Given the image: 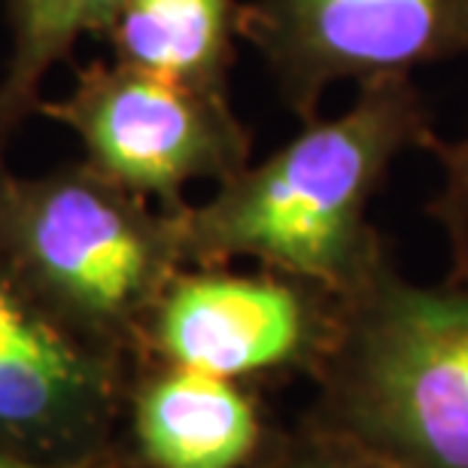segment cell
<instances>
[{
    "mask_svg": "<svg viewBox=\"0 0 468 468\" xmlns=\"http://www.w3.org/2000/svg\"><path fill=\"white\" fill-rule=\"evenodd\" d=\"M274 420L261 389L140 359L128 378L122 441L131 468H252Z\"/></svg>",
    "mask_w": 468,
    "mask_h": 468,
    "instance_id": "cell-8",
    "label": "cell"
},
{
    "mask_svg": "<svg viewBox=\"0 0 468 468\" xmlns=\"http://www.w3.org/2000/svg\"><path fill=\"white\" fill-rule=\"evenodd\" d=\"M180 268L174 213L86 162L25 176L0 155V277L82 341L140 362L149 311Z\"/></svg>",
    "mask_w": 468,
    "mask_h": 468,
    "instance_id": "cell-2",
    "label": "cell"
},
{
    "mask_svg": "<svg viewBox=\"0 0 468 468\" xmlns=\"http://www.w3.org/2000/svg\"><path fill=\"white\" fill-rule=\"evenodd\" d=\"M122 0H6L9 55L0 73V155L43 104V82L86 37L107 40Z\"/></svg>",
    "mask_w": 468,
    "mask_h": 468,
    "instance_id": "cell-10",
    "label": "cell"
},
{
    "mask_svg": "<svg viewBox=\"0 0 468 468\" xmlns=\"http://www.w3.org/2000/svg\"><path fill=\"white\" fill-rule=\"evenodd\" d=\"M37 116L80 137L82 162L122 189L174 213L192 183H226L250 165L252 137L229 91H210L122 61L77 70L68 95Z\"/></svg>",
    "mask_w": 468,
    "mask_h": 468,
    "instance_id": "cell-4",
    "label": "cell"
},
{
    "mask_svg": "<svg viewBox=\"0 0 468 468\" xmlns=\"http://www.w3.org/2000/svg\"><path fill=\"white\" fill-rule=\"evenodd\" d=\"M432 137L414 80L362 82L347 113L304 122L289 144L240 167L207 201L174 210L183 261H256L347 298L392 256L368 219L371 198L392 162Z\"/></svg>",
    "mask_w": 468,
    "mask_h": 468,
    "instance_id": "cell-1",
    "label": "cell"
},
{
    "mask_svg": "<svg viewBox=\"0 0 468 468\" xmlns=\"http://www.w3.org/2000/svg\"><path fill=\"white\" fill-rule=\"evenodd\" d=\"M304 420L401 468H468V280L420 286L396 256L344 298Z\"/></svg>",
    "mask_w": 468,
    "mask_h": 468,
    "instance_id": "cell-3",
    "label": "cell"
},
{
    "mask_svg": "<svg viewBox=\"0 0 468 468\" xmlns=\"http://www.w3.org/2000/svg\"><path fill=\"white\" fill-rule=\"evenodd\" d=\"M0 468H43V465H31V463H22V460H13V456L0 453Z\"/></svg>",
    "mask_w": 468,
    "mask_h": 468,
    "instance_id": "cell-13",
    "label": "cell"
},
{
    "mask_svg": "<svg viewBox=\"0 0 468 468\" xmlns=\"http://www.w3.org/2000/svg\"><path fill=\"white\" fill-rule=\"evenodd\" d=\"M240 40L304 125L335 82L410 77L468 52V0H250Z\"/></svg>",
    "mask_w": 468,
    "mask_h": 468,
    "instance_id": "cell-7",
    "label": "cell"
},
{
    "mask_svg": "<svg viewBox=\"0 0 468 468\" xmlns=\"http://www.w3.org/2000/svg\"><path fill=\"white\" fill-rule=\"evenodd\" d=\"M240 0H122L110 58L189 86L229 91Z\"/></svg>",
    "mask_w": 468,
    "mask_h": 468,
    "instance_id": "cell-9",
    "label": "cell"
},
{
    "mask_svg": "<svg viewBox=\"0 0 468 468\" xmlns=\"http://www.w3.org/2000/svg\"><path fill=\"white\" fill-rule=\"evenodd\" d=\"M134 365L0 277V453L43 468H131L122 410Z\"/></svg>",
    "mask_w": 468,
    "mask_h": 468,
    "instance_id": "cell-6",
    "label": "cell"
},
{
    "mask_svg": "<svg viewBox=\"0 0 468 468\" xmlns=\"http://www.w3.org/2000/svg\"><path fill=\"white\" fill-rule=\"evenodd\" d=\"M344 298L274 268L186 265L149 311L140 359L252 389L316 380L341 332Z\"/></svg>",
    "mask_w": 468,
    "mask_h": 468,
    "instance_id": "cell-5",
    "label": "cell"
},
{
    "mask_svg": "<svg viewBox=\"0 0 468 468\" xmlns=\"http://www.w3.org/2000/svg\"><path fill=\"white\" fill-rule=\"evenodd\" d=\"M426 149L444 171L441 189L429 204V217L444 229L451 243V277L468 280V137L456 144L432 137Z\"/></svg>",
    "mask_w": 468,
    "mask_h": 468,
    "instance_id": "cell-12",
    "label": "cell"
},
{
    "mask_svg": "<svg viewBox=\"0 0 468 468\" xmlns=\"http://www.w3.org/2000/svg\"><path fill=\"white\" fill-rule=\"evenodd\" d=\"M252 468H401L338 432L298 417L292 426H274Z\"/></svg>",
    "mask_w": 468,
    "mask_h": 468,
    "instance_id": "cell-11",
    "label": "cell"
}]
</instances>
